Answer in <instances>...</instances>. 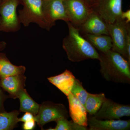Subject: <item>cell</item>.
I'll return each instance as SVG.
<instances>
[{"instance_id":"obj_1","label":"cell","mask_w":130,"mask_h":130,"mask_svg":"<svg viewBox=\"0 0 130 130\" xmlns=\"http://www.w3.org/2000/svg\"><path fill=\"white\" fill-rule=\"evenodd\" d=\"M69 34L63 41V48L71 61L78 62L89 59H100V53L96 49L81 35L79 28L70 22H67Z\"/></svg>"},{"instance_id":"obj_2","label":"cell","mask_w":130,"mask_h":130,"mask_svg":"<svg viewBox=\"0 0 130 130\" xmlns=\"http://www.w3.org/2000/svg\"><path fill=\"white\" fill-rule=\"evenodd\" d=\"M100 72L107 81L130 84V63L112 50L100 53Z\"/></svg>"},{"instance_id":"obj_3","label":"cell","mask_w":130,"mask_h":130,"mask_svg":"<svg viewBox=\"0 0 130 130\" xmlns=\"http://www.w3.org/2000/svg\"><path fill=\"white\" fill-rule=\"evenodd\" d=\"M23 8L19 11L20 23L28 27L31 23L42 29H47L46 22L43 10V0H21Z\"/></svg>"},{"instance_id":"obj_4","label":"cell","mask_w":130,"mask_h":130,"mask_svg":"<svg viewBox=\"0 0 130 130\" xmlns=\"http://www.w3.org/2000/svg\"><path fill=\"white\" fill-rule=\"evenodd\" d=\"M21 0H3L0 3V31L15 32L19 30L20 23L17 8Z\"/></svg>"},{"instance_id":"obj_5","label":"cell","mask_w":130,"mask_h":130,"mask_svg":"<svg viewBox=\"0 0 130 130\" xmlns=\"http://www.w3.org/2000/svg\"><path fill=\"white\" fill-rule=\"evenodd\" d=\"M109 35L112 41V51L117 52L124 58L126 42L130 36V25L120 17L112 24H108Z\"/></svg>"},{"instance_id":"obj_6","label":"cell","mask_w":130,"mask_h":130,"mask_svg":"<svg viewBox=\"0 0 130 130\" xmlns=\"http://www.w3.org/2000/svg\"><path fill=\"white\" fill-rule=\"evenodd\" d=\"M69 117V112L64 105L49 101L44 102L40 105L38 113L35 116L36 123L42 129L49 122L68 119Z\"/></svg>"},{"instance_id":"obj_7","label":"cell","mask_w":130,"mask_h":130,"mask_svg":"<svg viewBox=\"0 0 130 130\" xmlns=\"http://www.w3.org/2000/svg\"><path fill=\"white\" fill-rule=\"evenodd\" d=\"M43 10L46 22L47 30L55 25L58 20L68 22L65 0H43Z\"/></svg>"},{"instance_id":"obj_8","label":"cell","mask_w":130,"mask_h":130,"mask_svg":"<svg viewBox=\"0 0 130 130\" xmlns=\"http://www.w3.org/2000/svg\"><path fill=\"white\" fill-rule=\"evenodd\" d=\"M69 22L79 28L93 9L86 0H65Z\"/></svg>"},{"instance_id":"obj_9","label":"cell","mask_w":130,"mask_h":130,"mask_svg":"<svg viewBox=\"0 0 130 130\" xmlns=\"http://www.w3.org/2000/svg\"><path fill=\"white\" fill-rule=\"evenodd\" d=\"M94 116L105 120H118L124 116L129 117L130 106L119 104L106 98Z\"/></svg>"},{"instance_id":"obj_10","label":"cell","mask_w":130,"mask_h":130,"mask_svg":"<svg viewBox=\"0 0 130 130\" xmlns=\"http://www.w3.org/2000/svg\"><path fill=\"white\" fill-rule=\"evenodd\" d=\"M122 0H98L93 10L98 13L107 23H112L121 17Z\"/></svg>"},{"instance_id":"obj_11","label":"cell","mask_w":130,"mask_h":130,"mask_svg":"<svg viewBox=\"0 0 130 130\" xmlns=\"http://www.w3.org/2000/svg\"><path fill=\"white\" fill-rule=\"evenodd\" d=\"M78 28L81 34L109 35L108 24L94 10Z\"/></svg>"},{"instance_id":"obj_12","label":"cell","mask_w":130,"mask_h":130,"mask_svg":"<svg viewBox=\"0 0 130 130\" xmlns=\"http://www.w3.org/2000/svg\"><path fill=\"white\" fill-rule=\"evenodd\" d=\"M88 126L90 130H129L130 120H101L93 115H90L88 117Z\"/></svg>"},{"instance_id":"obj_13","label":"cell","mask_w":130,"mask_h":130,"mask_svg":"<svg viewBox=\"0 0 130 130\" xmlns=\"http://www.w3.org/2000/svg\"><path fill=\"white\" fill-rule=\"evenodd\" d=\"M69 115L73 121L79 125L88 126L87 112L84 106L71 93L67 96Z\"/></svg>"},{"instance_id":"obj_14","label":"cell","mask_w":130,"mask_h":130,"mask_svg":"<svg viewBox=\"0 0 130 130\" xmlns=\"http://www.w3.org/2000/svg\"><path fill=\"white\" fill-rule=\"evenodd\" d=\"M26 79L24 74L9 76L0 79V86L12 98L16 99L20 92L24 88Z\"/></svg>"},{"instance_id":"obj_15","label":"cell","mask_w":130,"mask_h":130,"mask_svg":"<svg viewBox=\"0 0 130 130\" xmlns=\"http://www.w3.org/2000/svg\"><path fill=\"white\" fill-rule=\"evenodd\" d=\"M76 79L72 73L67 70L59 75L47 78L51 83L56 86L67 96L71 93Z\"/></svg>"},{"instance_id":"obj_16","label":"cell","mask_w":130,"mask_h":130,"mask_svg":"<svg viewBox=\"0 0 130 130\" xmlns=\"http://www.w3.org/2000/svg\"><path fill=\"white\" fill-rule=\"evenodd\" d=\"M81 35L101 53L106 52L112 49V41L111 38L109 35L89 34Z\"/></svg>"},{"instance_id":"obj_17","label":"cell","mask_w":130,"mask_h":130,"mask_svg":"<svg viewBox=\"0 0 130 130\" xmlns=\"http://www.w3.org/2000/svg\"><path fill=\"white\" fill-rule=\"evenodd\" d=\"M25 71V67L13 64L5 54L0 53V79L9 76L24 74Z\"/></svg>"},{"instance_id":"obj_18","label":"cell","mask_w":130,"mask_h":130,"mask_svg":"<svg viewBox=\"0 0 130 130\" xmlns=\"http://www.w3.org/2000/svg\"><path fill=\"white\" fill-rule=\"evenodd\" d=\"M18 98L20 101V111L29 112L36 116L38 113L40 105L34 101L24 88L19 93Z\"/></svg>"},{"instance_id":"obj_19","label":"cell","mask_w":130,"mask_h":130,"mask_svg":"<svg viewBox=\"0 0 130 130\" xmlns=\"http://www.w3.org/2000/svg\"><path fill=\"white\" fill-rule=\"evenodd\" d=\"M106 98L103 93L93 94L89 93L85 105L87 113L94 115L99 110Z\"/></svg>"},{"instance_id":"obj_20","label":"cell","mask_w":130,"mask_h":130,"mask_svg":"<svg viewBox=\"0 0 130 130\" xmlns=\"http://www.w3.org/2000/svg\"><path fill=\"white\" fill-rule=\"evenodd\" d=\"M20 112L17 110L7 112L0 111V130H12L16 127Z\"/></svg>"},{"instance_id":"obj_21","label":"cell","mask_w":130,"mask_h":130,"mask_svg":"<svg viewBox=\"0 0 130 130\" xmlns=\"http://www.w3.org/2000/svg\"><path fill=\"white\" fill-rule=\"evenodd\" d=\"M57 124L54 130H87L86 126L79 125L73 120L69 121L67 118L60 119L56 121Z\"/></svg>"},{"instance_id":"obj_22","label":"cell","mask_w":130,"mask_h":130,"mask_svg":"<svg viewBox=\"0 0 130 130\" xmlns=\"http://www.w3.org/2000/svg\"><path fill=\"white\" fill-rule=\"evenodd\" d=\"M71 93L85 106L89 93L84 88L82 83L78 79H75Z\"/></svg>"},{"instance_id":"obj_23","label":"cell","mask_w":130,"mask_h":130,"mask_svg":"<svg viewBox=\"0 0 130 130\" xmlns=\"http://www.w3.org/2000/svg\"><path fill=\"white\" fill-rule=\"evenodd\" d=\"M31 120H34L36 121L35 116L29 112H25V113L21 118L18 119V122H23L24 123Z\"/></svg>"},{"instance_id":"obj_24","label":"cell","mask_w":130,"mask_h":130,"mask_svg":"<svg viewBox=\"0 0 130 130\" xmlns=\"http://www.w3.org/2000/svg\"><path fill=\"white\" fill-rule=\"evenodd\" d=\"M36 122L34 120L24 122L23 125V128L25 130L33 129L36 126Z\"/></svg>"},{"instance_id":"obj_25","label":"cell","mask_w":130,"mask_h":130,"mask_svg":"<svg viewBox=\"0 0 130 130\" xmlns=\"http://www.w3.org/2000/svg\"><path fill=\"white\" fill-rule=\"evenodd\" d=\"M6 98V95H5L1 89L0 88V111H5L4 103Z\"/></svg>"},{"instance_id":"obj_26","label":"cell","mask_w":130,"mask_h":130,"mask_svg":"<svg viewBox=\"0 0 130 130\" xmlns=\"http://www.w3.org/2000/svg\"><path fill=\"white\" fill-rule=\"evenodd\" d=\"M121 17V18L125 20L128 23H130V10H128L125 12H122Z\"/></svg>"},{"instance_id":"obj_27","label":"cell","mask_w":130,"mask_h":130,"mask_svg":"<svg viewBox=\"0 0 130 130\" xmlns=\"http://www.w3.org/2000/svg\"><path fill=\"white\" fill-rule=\"evenodd\" d=\"M90 6L93 8L94 7L96 4L97 3L98 0H86Z\"/></svg>"},{"instance_id":"obj_28","label":"cell","mask_w":130,"mask_h":130,"mask_svg":"<svg viewBox=\"0 0 130 130\" xmlns=\"http://www.w3.org/2000/svg\"><path fill=\"white\" fill-rule=\"evenodd\" d=\"M6 43L5 42H0V51H2L6 48Z\"/></svg>"},{"instance_id":"obj_29","label":"cell","mask_w":130,"mask_h":130,"mask_svg":"<svg viewBox=\"0 0 130 130\" xmlns=\"http://www.w3.org/2000/svg\"><path fill=\"white\" fill-rule=\"evenodd\" d=\"M2 1V0H0V3Z\"/></svg>"},{"instance_id":"obj_30","label":"cell","mask_w":130,"mask_h":130,"mask_svg":"<svg viewBox=\"0 0 130 130\" xmlns=\"http://www.w3.org/2000/svg\"><path fill=\"white\" fill-rule=\"evenodd\" d=\"M0 23H1V18H0Z\"/></svg>"}]
</instances>
